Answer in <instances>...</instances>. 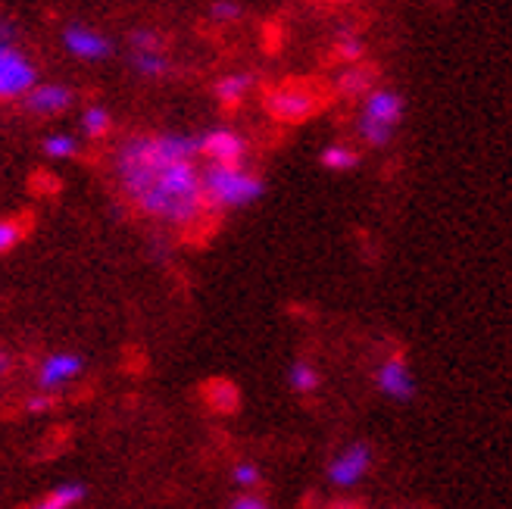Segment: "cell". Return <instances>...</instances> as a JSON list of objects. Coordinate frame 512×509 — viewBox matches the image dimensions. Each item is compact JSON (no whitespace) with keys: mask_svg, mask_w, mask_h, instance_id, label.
Listing matches in <instances>:
<instances>
[{"mask_svg":"<svg viewBox=\"0 0 512 509\" xmlns=\"http://www.w3.org/2000/svg\"><path fill=\"white\" fill-rule=\"evenodd\" d=\"M75 150H79V144H75L72 135H50V138H44V154L54 157V160H69V157H75Z\"/></svg>","mask_w":512,"mask_h":509,"instance_id":"obj_20","label":"cell"},{"mask_svg":"<svg viewBox=\"0 0 512 509\" xmlns=\"http://www.w3.org/2000/svg\"><path fill=\"white\" fill-rule=\"evenodd\" d=\"M197 141H200V154L207 157L210 163H222V166L244 163L247 141L238 132H232V129H213V132H207Z\"/></svg>","mask_w":512,"mask_h":509,"instance_id":"obj_8","label":"cell"},{"mask_svg":"<svg viewBox=\"0 0 512 509\" xmlns=\"http://www.w3.org/2000/svg\"><path fill=\"white\" fill-rule=\"evenodd\" d=\"M228 506H232V509H266L269 503H266V497L263 494H256L253 488L250 491H244V494H238L232 503H228Z\"/></svg>","mask_w":512,"mask_h":509,"instance_id":"obj_24","label":"cell"},{"mask_svg":"<svg viewBox=\"0 0 512 509\" xmlns=\"http://www.w3.org/2000/svg\"><path fill=\"white\" fill-rule=\"evenodd\" d=\"M200 185H203V197H207V207H219V210L247 207V203L260 200L266 191L263 178L247 172L241 163L238 166L210 163L200 172Z\"/></svg>","mask_w":512,"mask_h":509,"instance_id":"obj_2","label":"cell"},{"mask_svg":"<svg viewBox=\"0 0 512 509\" xmlns=\"http://www.w3.org/2000/svg\"><path fill=\"white\" fill-rule=\"evenodd\" d=\"M82 369H85L82 356H75V353H50L47 360L41 363V369H38V388L41 391L63 388V385H69V381L79 378Z\"/></svg>","mask_w":512,"mask_h":509,"instance_id":"obj_9","label":"cell"},{"mask_svg":"<svg viewBox=\"0 0 512 509\" xmlns=\"http://www.w3.org/2000/svg\"><path fill=\"white\" fill-rule=\"evenodd\" d=\"M369 85H372V72L363 69V66L347 69V72L341 75V79H338V88H341L344 94H366Z\"/></svg>","mask_w":512,"mask_h":509,"instance_id":"obj_18","label":"cell"},{"mask_svg":"<svg viewBox=\"0 0 512 509\" xmlns=\"http://www.w3.org/2000/svg\"><path fill=\"white\" fill-rule=\"evenodd\" d=\"M372 469V447L369 444H350L341 450L328 466V481L335 488H353L369 475Z\"/></svg>","mask_w":512,"mask_h":509,"instance_id":"obj_6","label":"cell"},{"mask_svg":"<svg viewBox=\"0 0 512 509\" xmlns=\"http://www.w3.org/2000/svg\"><path fill=\"white\" fill-rule=\"evenodd\" d=\"M7 372H10V356L0 350V375H7Z\"/></svg>","mask_w":512,"mask_h":509,"instance_id":"obj_28","label":"cell"},{"mask_svg":"<svg viewBox=\"0 0 512 509\" xmlns=\"http://www.w3.org/2000/svg\"><path fill=\"white\" fill-rule=\"evenodd\" d=\"M319 160L328 172H350L360 166V154L350 144H328Z\"/></svg>","mask_w":512,"mask_h":509,"instance_id":"obj_13","label":"cell"},{"mask_svg":"<svg viewBox=\"0 0 512 509\" xmlns=\"http://www.w3.org/2000/svg\"><path fill=\"white\" fill-rule=\"evenodd\" d=\"M35 85V66L10 41H0V100L25 97Z\"/></svg>","mask_w":512,"mask_h":509,"instance_id":"obj_4","label":"cell"},{"mask_svg":"<svg viewBox=\"0 0 512 509\" xmlns=\"http://www.w3.org/2000/svg\"><path fill=\"white\" fill-rule=\"evenodd\" d=\"M207 403H213V410H219V413H232L235 406H238V391H235V385H228V381H210L207 385Z\"/></svg>","mask_w":512,"mask_h":509,"instance_id":"obj_17","label":"cell"},{"mask_svg":"<svg viewBox=\"0 0 512 509\" xmlns=\"http://www.w3.org/2000/svg\"><path fill=\"white\" fill-rule=\"evenodd\" d=\"M335 54H338L344 63H356V60H363L366 44H363V38H356V35H341L338 44H335Z\"/></svg>","mask_w":512,"mask_h":509,"instance_id":"obj_21","label":"cell"},{"mask_svg":"<svg viewBox=\"0 0 512 509\" xmlns=\"http://www.w3.org/2000/svg\"><path fill=\"white\" fill-rule=\"evenodd\" d=\"M250 85H253V79H250V75H244V72H238V75H225V79L216 82V97L222 100L225 107H238L241 100L247 97Z\"/></svg>","mask_w":512,"mask_h":509,"instance_id":"obj_12","label":"cell"},{"mask_svg":"<svg viewBox=\"0 0 512 509\" xmlns=\"http://www.w3.org/2000/svg\"><path fill=\"white\" fill-rule=\"evenodd\" d=\"M10 38H13V32L7 29V25H4V22H0V41H10Z\"/></svg>","mask_w":512,"mask_h":509,"instance_id":"obj_29","label":"cell"},{"mask_svg":"<svg viewBox=\"0 0 512 509\" xmlns=\"http://www.w3.org/2000/svg\"><path fill=\"white\" fill-rule=\"evenodd\" d=\"M403 97L391 88L366 91L360 113V138L369 147H388L403 122Z\"/></svg>","mask_w":512,"mask_h":509,"instance_id":"obj_3","label":"cell"},{"mask_svg":"<svg viewBox=\"0 0 512 509\" xmlns=\"http://www.w3.org/2000/svg\"><path fill=\"white\" fill-rule=\"evenodd\" d=\"M288 381H291V388L297 394H313L319 385H322V378H319V369L313 363H306V360H297L288 372Z\"/></svg>","mask_w":512,"mask_h":509,"instance_id":"obj_16","label":"cell"},{"mask_svg":"<svg viewBox=\"0 0 512 509\" xmlns=\"http://www.w3.org/2000/svg\"><path fill=\"white\" fill-rule=\"evenodd\" d=\"M375 385L378 391L388 397V400H397V403H409L416 397V375L409 369V363L403 356H388L378 372H375Z\"/></svg>","mask_w":512,"mask_h":509,"instance_id":"obj_7","label":"cell"},{"mask_svg":"<svg viewBox=\"0 0 512 509\" xmlns=\"http://www.w3.org/2000/svg\"><path fill=\"white\" fill-rule=\"evenodd\" d=\"M232 478H235V485L241 488V491H250V488H256L260 485V469H256L253 463H238L235 466V472H232Z\"/></svg>","mask_w":512,"mask_h":509,"instance_id":"obj_23","label":"cell"},{"mask_svg":"<svg viewBox=\"0 0 512 509\" xmlns=\"http://www.w3.org/2000/svg\"><path fill=\"white\" fill-rule=\"evenodd\" d=\"M25 406H29V413H44V410H50V406H54V397H50V394H41V397H32Z\"/></svg>","mask_w":512,"mask_h":509,"instance_id":"obj_27","label":"cell"},{"mask_svg":"<svg viewBox=\"0 0 512 509\" xmlns=\"http://www.w3.org/2000/svg\"><path fill=\"white\" fill-rule=\"evenodd\" d=\"M63 44H66V50L72 57L88 60V63L110 57V50H113V44L100 32L88 29V25H69V29L63 32Z\"/></svg>","mask_w":512,"mask_h":509,"instance_id":"obj_10","label":"cell"},{"mask_svg":"<svg viewBox=\"0 0 512 509\" xmlns=\"http://www.w3.org/2000/svg\"><path fill=\"white\" fill-rule=\"evenodd\" d=\"M85 488L82 485H57L50 494H44V500L38 503L41 509H72L85 500Z\"/></svg>","mask_w":512,"mask_h":509,"instance_id":"obj_15","label":"cell"},{"mask_svg":"<svg viewBox=\"0 0 512 509\" xmlns=\"http://www.w3.org/2000/svg\"><path fill=\"white\" fill-rule=\"evenodd\" d=\"M241 16V7L232 4V0H216L213 4V19L216 22H235Z\"/></svg>","mask_w":512,"mask_h":509,"instance_id":"obj_25","label":"cell"},{"mask_svg":"<svg viewBox=\"0 0 512 509\" xmlns=\"http://www.w3.org/2000/svg\"><path fill=\"white\" fill-rule=\"evenodd\" d=\"M191 135H132L116 150V178L135 207L169 225H194L207 210Z\"/></svg>","mask_w":512,"mask_h":509,"instance_id":"obj_1","label":"cell"},{"mask_svg":"<svg viewBox=\"0 0 512 509\" xmlns=\"http://www.w3.org/2000/svg\"><path fill=\"white\" fill-rule=\"evenodd\" d=\"M72 104V91L66 85H32L25 94V107L38 116H54L63 113Z\"/></svg>","mask_w":512,"mask_h":509,"instance_id":"obj_11","label":"cell"},{"mask_svg":"<svg viewBox=\"0 0 512 509\" xmlns=\"http://www.w3.org/2000/svg\"><path fill=\"white\" fill-rule=\"evenodd\" d=\"M135 69L144 75V79H163V75L169 72V60L160 47H153V50H135V57H132Z\"/></svg>","mask_w":512,"mask_h":509,"instance_id":"obj_14","label":"cell"},{"mask_svg":"<svg viewBox=\"0 0 512 509\" xmlns=\"http://www.w3.org/2000/svg\"><path fill=\"white\" fill-rule=\"evenodd\" d=\"M266 110L281 122H303L319 110V94L306 85H285L266 97Z\"/></svg>","mask_w":512,"mask_h":509,"instance_id":"obj_5","label":"cell"},{"mask_svg":"<svg viewBox=\"0 0 512 509\" xmlns=\"http://www.w3.org/2000/svg\"><path fill=\"white\" fill-rule=\"evenodd\" d=\"M82 129L88 138H104L110 132V113L104 107H88L82 113Z\"/></svg>","mask_w":512,"mask_h":509,"instance_id":"obj_19","label":"cell"},{"mask_svg":"<svg viewBox=\"0 0 512 509\" xmlns=\"http://www.w3.org/2000/svg\"><path fill=\"white\" fill-rule=\"evenodd\" d=\"M22 235H25L22 222H16V219H0V253H10L22 241Z\"/></svg>","mask_w":512,"mask_h":509,"instance_id":"obj_22","label":"cell"},{"mask_svg":"<svg viewBox=\"0 0 512 509\" xmlns=\"http://www.w3.org/2000/svg\"><path fill=\"white\" fill-rule=\"evenodd\" d=\"M132 47H135V50H153V47H160V38L153 35L150 29H138V32L132 35Z\"/></svg>","mask_w":512,"mask_h":509,"instance_id":"obj_26","label":"cell"}]
</instances>
